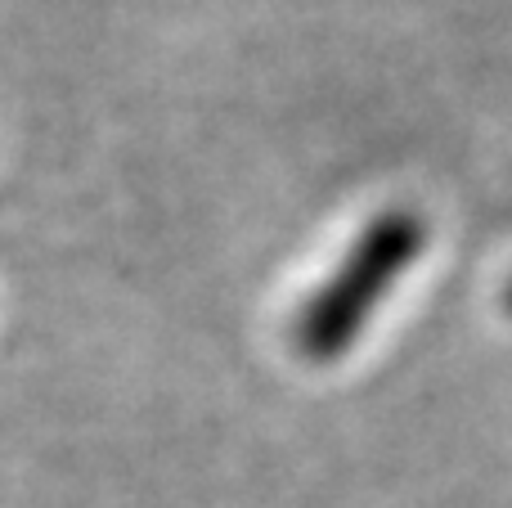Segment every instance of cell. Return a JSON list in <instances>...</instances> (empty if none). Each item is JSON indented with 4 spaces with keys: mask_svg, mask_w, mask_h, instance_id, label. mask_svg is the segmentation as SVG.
<instances>
[{
    "mask_svg": "<svg viewBox=\"0 0 512 508\" xmlns=\"http://www.w3.org/2000/svg\"><path fill=\"white\" fill-rule=\"evenodd\" d=\"M427 243L418 212H382L369 230L355 239L342 266L328 275V284L301 306L297 342L310 360H337L360 329L369 324L373 306L391 293L400 275L418 261Z\"/></svg>",
    "mask_w": 512,
    "mask_h": 508,
    "instance_id": "cell-1",
    "label": "cell"
},
{
    "mask_svg": "<svg viewBox=\"0 0 512 508\" xmlns=\"http://www.w3.org/2000/svg\"><path fill=\"white\" fill-rule=\"evenodd\" d=\"M508 311H512V288H508Z\"/></svg>",
    "mask_w": 512,
    "mask_h": 508,
    "instance_id": "cell-2",
    "label": "cell"
}]
</instances>
